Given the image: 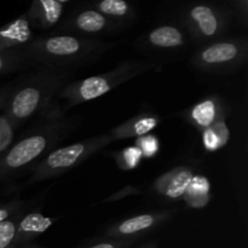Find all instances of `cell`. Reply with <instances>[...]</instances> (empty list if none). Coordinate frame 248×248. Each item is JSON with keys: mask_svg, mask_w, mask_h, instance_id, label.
<instances>
[{"mask_svg": "<svg viewBox=\"0 0 248 248\" xmlns=\"http://www.w3.org/2000/svg\"><path fill=\"white\" fill-rule=\"evenodd\" d=\"M68 78V73L43 69L19 80L10 89L4 107V116L11 127H18L36 114L48 111L55 97L67 85Z\"/></svg>", "mask_w": 248, "mask_h": 248, "instance_id": "1", "label": "cell"}, {"mask_svg": "<svg viewBox=\"0 0 248 248\" xmlns=\"http://www.w3.org/2000/svg\"><path fill=\"white\" fill-rule=\"evenodd\" d=\"M110 47V44L93 40L87 36L61 34L33 39L23 48V52L31 64L43 65L45 69L58 70L86 64Z\"/></svg>", "mask_w": 248, "mask_h": 248, "instance_id": "2", "label": "cell"}, {"mask_svg": "<svg viewBox=\"0 0 248 248\" xmlns=\"http://www.w3.org/2000/svg\"><path fill=\"white\" fill-rule=\"evenodd\" d=\"M45 125L19 140L0 154V184L18 176L39 157L47 154L65 135L68 125L60 120L62 114L47 111Z\"/></svg>", "mask_w": 248, "mask_h": 248, "instance_id": "3", "label": "cell"}, {"mask_svg": "<svg viewBox=\"0 0 248 248\" xmlns=\"http://www.w3.org/2000/svg\"><path fill=\"white\" fill-rule=\"evenodd\" d=\"M155 65L152 63L126 61L110 72L67 84L61 90L57 97L64 101L67 108H72L104 96L124 82L135 79L136 77L153 69Z\"/></svg>", "mask_w": 248, "mask_h": 248, "instance_id": "4", "label": "cell"}, {"mask_svg": "<svg viewBox=\"0 0 248 248\" xmlns=\"http://www.w3.org/2000/svg\"><path fill=\"white\" fill-rule=\"evenodd\" d=\"M111 142H114L113 138L109 133H106L51 150L43 157L41 161L34 166L31 178L27 183L34 184L62 176L74 167L79 166L94 153L101 150L102 148H106Z\"/></svg>", "mask_w": 248, "mask_h": 248, "instance_id": "5", "label": "cell"}, {"mask_svg": "<svg viewBox=\"0 0 248 248\" xmlns=\"http://www.w3.org/2000/svg\"><path fill=\"white\" fill-rule=\"evenodd\" d=\"M247 51L246 39H219L199 48L191 62L201 72L225 74L235 72L246 62Z\"/></svg>", "mask_w": 248, "mask_h": 248, "instance_id": "6", "label": "cell"}, {"mask_svg": "<svg viewBox=\"0 0 248 248\" xmlns=\"http://www.w3.org/2000/svg\"><path fill=\"white\" fill-rule=\"evenodd\" d=\"M230 14L212 4L189 5L183 12V23L194 39L206 44L222 39L228 31Z\"/></svg>", "mask_w": 248, "mask_h": 248, "instance_id": "7", "label": "cell"}, {"mask_svg": "<svg viewBox=\"0 0 248 248\" xmlns=\"http://www.w3.org/2000/svg\"><path fill=\"white\" fill-rule=\"evenodd\" d=\"M172 211L148 212L135 217L127 218L121 222L110 225L106 232V239L137 240L142 235L148 234L166 223L172 217Z\"/></svg>", "mask_w": 248, "mask_h": 248, "instance_id": "8", "label": "cell"}, {"mask_svg": "<svg viewBox=\"0 0 248 248\" xmlns=\"http://www.w3.org/2000/svg\"><path fill=\"white\" fill-rule=\"evenodd\" d=\"M63 31H70V33L84 34V35H97V34L107 33V31H114L118 27L99 14L98 11L90 7V9H82L75 11L63 26Z\"/></svg>", "mask_w": 248, "mask_h": 248, "instance_id": "9", "label": "cell"}, {"mask_svg": "<svg viewBox=\"0 0 248 248\" xmlns=\"http://www.w3.org/2000/svg\"><path fill=\"white\" fill-rule=\"evenodd\" d=\"M225 107L217 96L202 99L186 111L188 121L199 131L206 130L218 121L225 120Z\"/></svg>", "mask_w": 248, "mask_h": 248, "instance_id": "10", "label": "cell"}, {"mask_svg": "<svg viewBox=\"0 0 248 248\" xmlns=\"http://www.w3.org/2000/svg\"><path fill=\"white\" fill-rule=\"evenodd\" d=\"M194 173L189 167L178 166L167 173L161 174L153 184V189L159 195L170 200L183 199Z\"/></svg>", "mask_w": 248, "mask_h": 248, "instance_id": "11", "label": "cell"}, {"mask_svg": "<svg viewBox=\"0 0 248 248\" xmlns=\"http://www.w3.org/2000/svg\"><path fill=\"white\" fill-rule=\"evenodd\" d=\"M68 0H35L31 2L26 16L29 23L39 29H50L62 18Z\"/></svg>", "mask_w": 248, "mask_h": 248, "instance_id": "12", "label": "cell"}, {"mask_svg": "<svg viewBox=\"0 0 248 248\" xmlns=\"http://www.w3.org/2000/svg\"><path fill=\"white\" fill-rule=\"evenodd\" d=\"M31 40V24L26 14L0 27V51L23 50Z\"/></svg>", "mask_w": 248, "mask_h": 248, "instance_id": "13", "label": "cell"}, {"mask_svg": "<svg viewBox=\"0 0 248 248\" xmlns=\"http://www.w3.org/2000/svg\"><path fill=\"white\" fill-rule=\"evenodd\" d=\"M56 218L46 217L40 212L21 213L17 220L16 236H15L14 246L26 245L33 241L38 236L47 232L56 222Z\"/></svg>", "mask_w": 248, "mask_h": 248, "instance_id": "14", "label": "cell"}, {"mask_svg": "<svg viewBox=\"0 0 248 248\" xmlns=\"http://www.w3.org/2000/svg\"><path fill=\"white\" fill-rule=\"evenodd\" d=\"M161 119L155 114L140 113L138 115L132 116L121 125L109 132L113 140H126V138H138L142 136L149 135L156 126L159 125Z\"/></svg>", "mask_w": 248, "mask_h": 248, "instance_id": "15", "label": "cell"}, {"mask_svg": "<svg viewBox=\"0 0 248 248\" xmlns=\"http://www.w3.org/2000/svg\"><path fill=\"white\" fill-rule=\"evenodd\" d=\"M145 43L159 50H172L186 45V36L178 27L165 24L154 28L145 36Z\"/></svg>", "mask_w": 248, "mask_h": 248, "instance_id": "16", "label": "cell"}, {"mask_svg": "<svg viewBox=\"0 0 248 248\" xmlns=\"http://www.w3.org/2000/svg\"><path fill=\"white\" fill-rule=\"evenodd\" d=\"M92 7L110 19L116 27L131 22L135 17V7L125 0H101L93 2Z\"/></svg>", "mask_w": 248, "mask_h": 248, "instance_id": "17", "label": "cell"}, {"mask_svg": "<svg viewBox=\"0 0 248 248\" xmlns=\"http://www.w3.org/2000/svg\"><path fill=\"white\" fill-rule=\"evenodd\" d=\"M186 205L193 208H202L211 200V183L201 174H194L183 196Z\"/></svg>", "mask_w": 248, "mask_h": 248, "instance_id": "18", "label": "cell"}, {"mask_svg": "<svg viewBox=\"0 0 248 248\" xmlns=\"http://www.w3.org/2000/svg\"><path fill=\"white\" fill-rule=\"evenodd\" d=\"M201 136H202V144L205 149L213 153L227 145L230 138V131L225 124V120H222L216 123L211 127L201 131Z\"/></svg>", "mask_w": 248, "mask_h": 248, "instance_id": "19", "label": "cell"}, {"mask_svg": "<svg viewBox=\"0 0 248 248\" xmlns=\"http://www.w3.org/2000/svg\"><path fill=\"white\" fill-rule=\"evenodd\" d=\"M31 65L23 50L0 51V77Z\"/></svg>", "mask_w": 248, "mask_h": 248, "instance_id": "20", "label": "cell"}, {"mask_svg": "<svg viewBox=\"0 0 248 248\" xmlns=\"http://www.w3.org/2000/svg\"><path fill=\"white\" fill-rule=\"evenodd\" d=\"M142 159V153L135 145L126 147L125 149L120 150V152L115 154L116 164H118V166L121 170H125V171L135 170L140 164Z\"/></svg>", "mask_w": 248, "mask_h": 248, "instance_id": "21", "label": "cell"}, {"mask_svg": "<svg viewBox=\"0 0 248 248\" xmlns=\"http://www.w3.org/2000/svg\"><path fill=\"white\" fill-rule=\"evenodd\" d=\"M135 147L140 149L143 157L150 159V157L156 156L157 153L160 152V140L156 136L149 133V135L136 138Z\"/></svg>", "mask_w": 248, "mask_h": 248, "instance_id": "22", "label": "cell"}, {"mask_svg": "<svg viewBox=\"0 0 248 248\" xmlns=\"http://www.w3.org/2000/svg\"><path fill=\"white\" fill-rule=\"evenodd\" d=\"M21 213L14 216L9 220L0 223V248H10L14 246L17 220Z\"/></svg>", "mask_w": 248, "mask_h": 248, "instance_id": "23", "label": "cell"}, {"mask_svg": "<svg viewBox=\"0 0 248 248\" xmlns=\"http://www.w3.org/2000/svg\"><path fill=\"white\" fill-rule=\"evenodd\" d=\"M14 140V128L4 115H0V154L11 145Z\"/></svg>", "mask_w": 248, "mask_h": 248, "instance_id": "24", "label": "cell"}, {"mask_svg": "<svg viewBox=\"0 0 248 248\" xmlns=\"http://www.w3.org/2000/svg\"><path fill=\"white\" fill-rule=\"evenodd\" d=\"M22 207H23V203L19 201H12V202L0 205V223L9 220L14 216L21 213Z\"/></svg>", "mask_w": 248, "mask_h": 248, "instance_id": "25", "label": "cell"}, {"mask_svg": "<svg viewBox=\"0 0 248 248\" xmlns=\"http://www.w3.org/2000/svg\"><path fill=\"white\" fill-rule=\"evenodd\" d=\"M135 242V240H121V239H106L102 241L92 244L85 248H128Z\"/></svg>", "mask_w": 248, "mask_h": 248, "instance_id": "26", "label": "cell"}, {"mask_svg": "<svg viewBox=\"0 0 248 248\" xmlns=\"http://www.w3.org/2000/svg\"><path fill=\"white\" fill-rule=\"evenodd\" d=\"M138 194H140V189L135 188V186H126L125 188H123L121 190H119L118 193L113 194V195H110L109 198H107L106 200H104V203L113 202V201H119V200H121V199L126 198V196L138 195Z\"/></svg>", "mask_w": 248, "mask_h": 248, "instance_id": "27", "label": "cell"}, {"mask_svg": "<svg viewBox=\"0 0 248 248\" xmlns=\"http://www.w3.org/2000/svg\"><path fill=\"white\" fill-rule=\"evenodd\" d=\"M10 89H2L0 90V109L4 108L5 104H6L7 96H9Z\"/></svg>", "mask_w": 248, "mask_h": 248, "instance_id": "28", "label": "cell"}, {"mask_svg": "<svg viewBox=\"0 0 248 248\" xmlns=\"http://www.w3.org/2000/svg\"><path fill=\"white\" fill-rule=\"evenodd\" d=\"M10 248H45V247H40V246H35V245L26 244V245H19V246H12Z\"/></svg>", "mask_w": 248, "mask_h": 248, "instance_id": "29", "label": "cell"}, {"mask_svg": "<svg viewBox=\"0 0 248 248\" xmlns=\"http://www.w3.org/2000/svg\"><path fill=\"white\" fill-rule=\"evenodd\" d=\"M143 248H155V247L153 246V245H148V246H145V247H143Z\"/></svg>", "mask_w": 248, "mask_h": 248, "instance_id": "30", "label": "cell"}]
</instances>
